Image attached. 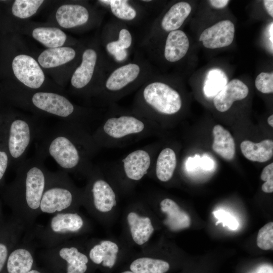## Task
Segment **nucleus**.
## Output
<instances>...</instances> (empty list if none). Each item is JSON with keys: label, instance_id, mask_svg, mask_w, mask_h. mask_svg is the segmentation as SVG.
Segmentation results:
<instances>
[{"label": "nucleus", "instance_id": "obj_44", "mask_svg": "<svg viewBox=\"0 0 273 273\" xmlns=\"http://www.w3.org/2000/svg\"><path fill=\"white\" fill-rule=\"evenodd\" d=\"M5 221V220L4 218L2 206L0 201V224L3 223Z\"/></svg>", "mask_w": 273, "mask_h": 273}, {"label": "nucleus", "instance_id": "obj_37", "mask_svg": "<svg viewBox=\"0 0 273 273\" xmlns=\"http://www.w3.org/2000/svg\"><path fill=\"white\" fill-rule=\"evenodd\" d=\"M213 213L216 218L218 220L216 223V225L222 223L223 226H227L232 231H235L238 228V221L237 219L229 212L220 209L213 211Z\"/></svg>", "mask_w": 273, "mask_h": 273}, {"label": "nucleus", "instance_id": "obj_27", "mask_svg": "<svg viewBox=\"0 0 273 273\" xmlns=\"http://www.w3.org/2000/svg\"><path fill=\"white\" fill-rule=\"evenodd\" d=\"M213 150L226 160H232L235 155V143L230 132L220 125L213 128Z\"/></svg>", "mask_w": 273, "mask_h": 273}, {"label": "nucleus", "instance_id": "obj_46", "mask_svg": "<svg viewBox=\"0 0 273 273\" xmlns=\"http://www.w3.org/2000/svg\"><path fill=\"white\" fill-rule=\"evenodd\" d=\"M27 273H42V272L37 269H32Z\"/></svg>", "mask_w": 273, "mask_h": 273}, {"label": "nucleus", "instance_id": "obj_15", "mask_svg": "<svg viewBox=\"0 0 273 273\" xmlns=\"http://www.w3.org/2000/svg\"><path fill=\"white\" fill-rule=\"evenodd\" d=\"M44 251L45 259L58 271L64 266L65 273H85L87 270V256L67 241Z\"/></svg>", "mask_w": 273, "mask_h": 273}, {"label": "nucleus", "instance_id": "obj_2", "mask_svg": "<svg viewBox=\"0 0 273 273\" xmlns=\"http://www.w3.org/2000/svg\"><path fill=\"white\" fill-rule=\"evenodd\" d=\"M99 148L86 127L62 121L43 135L36 154L44 159L52 158L67 173L89 174L91 159Z\"/></svg>", "mask_w": 273, "mask_h": 273}, {"label": "nucleus", "instance_id": "obj_5", "mask_svg": "<svg viewBox=\"0 0 273 273\" xmlns=\"http://www.w3.org/2000/svg\"><path fill=\"white\" fill-rule=\"evenodd\" d=\"M150 62L140 55L106 73L90 101L109 106L139 88L153 75Z\"/></svg>", "mask_w": 273, "mask_h": 273}, {"label": "nucleus", "instance_id": "obj_41", "mask_svg": "<svg viewBox=\"0 0 273 273\" xmlns=\"http://www.w3.org/2000/svg\"><path fill=\"white\" fill-rule=\"evenodd\" d=\"M230 1L228 0H210V5L216 9H222L226 6Z\"/></svg>", "mask_w": 273, "mask_h": 273}, {"label": "nucleus", "instance_id": "obj_8", "mask_svg": "<svg viewBox=\"0 0 273 273\" xmlns=\"http://www.w3.org/2000/svg\"><path fill=\"white\" fill-rule=\"evenodd\" d=\"M182 105L178 90L153 75L136 90L131 110L154 122L158 116L177 114Z\"/></svg>", "mask_w": 273, "mask_h": 273}, {"label": "nucleus", "instance_id": "obj_34", "mask_svg": "<svg viewBox=\"0 0 273 273\" xmlns=\"http://www.w3.org/2000/svg\"><path fill=\"white\" fill-rule=\"evenodd\" d=\"M228 83L225 73L219 69L210 70L207 74L203 91L207 97L215 96Z\"/></svg>", "mask_w": 273, "mask_h": 273}, {"label": "nucleus", "instance_id": "obj_31", "mask_svg": "<svg viewBox=\"0 0 273 273\" xmlns=\"http://www.w3.org/2000/svg\"><path fill=\"white\" fill-rule=\"evenodd\" d=\"M127 219L133 241L139 245L147 242L154 232L150 219L134 212L128 213Z\"/></svg>", "mask_w": 273, "mask_h": 273}, {"label": "nucleus", "instance_id": "obj_19", "mask_svg": "<svg viewBox=\"0 0 273 273\" xmlns=\"http://www.w3.org/2000/svg\"><path fill=\"white\" fill-rule=\"evenodd\" d=\"M92 178L85 194L89 198L95 209L101 212H107L116 205V194L111 186L103 178L96 175L93 169L89 173Z\"/></svg>", "mask_w": 273, "mask_h": 273}, {"label": "nucleus", "instance_id": "obj_24", "mask_svg": "<svg viewBox=\"0 0 273 273\" xmlns=\"http://www.w3.org/2000/svg\"><path fill=\"white\" fill-rule=\"evenodd\" d=\"M248 93L247 85L239 79H233L214 97V105L218 111L225 112L234 102L245 99Z\"/></svg>", "mask_w": 273, "mask_h": 273}, {"label": "nucleus", "instance_id": "obj_39", "mask_svg": "<svg viewBox=\"0 0 273 273\" xmlns=\"http://www.w3.org/2000/svg\"><path fill=\"white\" fill-rule=\"evenodd\" d=\"M261 179L265 181H273V163H271L266 166L263 169L261 175Z\"/></svg>", "mask_w": 273, "mask_h": 273}, {"label": "nucleus", "instance_id": "obj_20", "mask_svg": "<svg viewBox=\"0 0 273 273\" xmlns=\"http://www.w3.org/2000/svg\"><path fill=\"white\" fill-rule=\"evenodd\" d=\"M152 163V156L149 148L131 152L118 162L117 165L120 166L128 179L138 181L148 173Z\"/></svg>", "mask_w": 273, "mask_h": 273}, {"label": "nucleus", "instance_id": "obj_30", "mask_svg": "<svg viewBox=\"0 0 273 273\" xmlns=\"http://www.w3.org/2000/svg\"><path fill=\"white\" fill-rule=\"evenodd\" d=\"M119 249L113 242L104 240L93 246L88 253L89 259L95 264L112 268L115 263Z\"/></svg>", "mask_w": 273, "mask_h": 273}, {"label": "nucleus", "instance_id": "obj_10", "mask_svg": "<svg viewBox=\"0 0 273 273\" xmlns=\"http://www.w3.org/2000/svg\"><path fill=\"white\" fill-rule=\"evenodd\" d=\"M103 10L87 1H67L55 5L47 23L72 32H85L100 25Z\"/></svg>", "mask_w": 273, "mask_h": 273}, {"label": "nucleus", "instance_id": "obj_26", "mask_svg": "<svg viewBox=\"0 0 273 273\" xmlns=\"http://www.w3.org/2000/svg\"><path fill=\"white\" fill-rule=\"evenodd\" d=\"M160 205L161 211L166 215L164 222L170 230L177 231L190 226V216L175 201L165 198L161 201Z\"/></svg>", "mask_w": 273, "mask_h": 273}, {"label": "nucleus", "instance_id": "obj_28", "mask_svg": "<svg viewBox=\"0 0 273 273\" xmlns=\"http://www.w3.org/2000/svg\"><path fill=\"white\" fill-rule=\"evenodd\" d=\"M50 2L44 0H15L11 6V13L17 21V26L28 21Z\"/></svg>", "mask_w": 273, "mask_h": 273}, {"label": "nucleus", "instance_id": "obj_18", "mask_svg": "<svg viewBox=\"0 0 273 273\" xmlns=\"http://www.w3.org/2000/svg\"><path fill=\"white\" fill-rule=\"evenodd\" d=\"M31 236L26 234L12 249L8 258L3 273H27L34 263V246Z\"/></svg>", "mask_w": 273, "mask_h": 273}, {"label": "nucleus", "instance_id": "obj_38", "mask_svg": "<svg viewBox=\"0 0 273 273\" xmlns=\"http://www.w3.org/2000/svg\"><path fill=\"white\" fill-rule=\"evenodd\" d=\"M10 167V157L4 146L0 143V187L4 186L5 175Z\"/></svg>", "mask_w": 273, "mask_h": 273}, {"label": "nucleus", "instance_id": "obj_6", "mask_svg": "<svg viewBox=\"0 0 273 273\" xmlns=\"http://www.w3.org/2000/svg\"><path fill=\"white\" fill-rule=\"evenodd\" d=\"M42 130L37 116L13 110L3 111L0 118V143L10 157L11 167L16 170L24 162L31 144L41 135Z\"/></svg>", "mask_w": 273, "mask_h": 273}, {"label": "nucleus", "instance_id": "obj_4", "mask_svg": "<svg viewBox=\"0 0 273 273\" xmlns=\"http://www.w3.org/2000/svg\"><path fill=\"white\" fill-rule=\"evenodd\" d=\"M108 107L100 125L92 134L99 148L120 147L150 136L154 122L116 103Z\"/></svg>", "mask_w": 273, "mask_h": 273}, {"label": "nucleus", "instance_id": "obj_35", "mask_svg": "<svg viewBox=\"0 0 273 273\" xmlns=\"http://www.w3.org/2000/svg\"><path fill=\"white\" fill-rule=\"evenodd\" d=\"M257 245L264 250H268L273 247V222H269L259 231L257 237Z\"/></svg>", "mask_w": 273, "mask_h": 273}, {"label": "nucleus", "instance_id": "obj_21", "mask_svg": "<svg viewBox=\"0 0 273 273\" xmlns=\"http://www.w3.org/2000/svg\"><path fill=\"white\" fill-rule=\"evenodd\" d=\"M192 11V7L186 2H178L173 4L162 15L159 21L155 22L146 36L150 35L158 29L169 33L178 30Z\"/></svg>", "mask_w": 273, "mask_h": 273}, {"label": "nucleus", "instance_id": "obj_3", "mask_svg": "<svg viewBox=\"0 0 273 273\" xmlns=\"http://www.w3.org/2000/svg\"><path fill=\"white\" fill-rule=\"evenodd\" d=\"M0 97L10 105L37 116L53 117L64 122L75 123L86 128L87 124L101 118V111L72 102L65 93L33 90L5 84Z\"/></svg>", "mask_w": 273, "mask_h": 273}, {"label": "nucleus", "instance_id": "obj_14", "mask_svg": "<svg viewBox=\"0 0 273 273\" xmlns=\"http://www.w3.org/2000/svg\"><path fill=\"white\" fill-rule=\"evenodd\" d=\"M84 221L77 213L59 212L54 214L47 225L33 231L40 243L46 249L55 247L67 241L72 235L83 228Z\"/></svg>", "mask_w": 273, "mask_h": 273}, {"label": "nucleus", "instance_id": "obj_29", "mask_svg": "<svg viewBox=\"0 0 273 273\" xmlns=\"http://www.w3.org/2000/svg\"><path fill=\"white\" fill-rule=\"evenodd\" d=\"M243 155L251 161L264 162L269 160L273 155V141L264 140L255 143L248 140L243 141L240 145Z\"/></svg>", "mask_w": 273, "mask_h": 273}, {"label": "nucleus", "instance_id": "obj_22", "mask_svg": "<svg viewBox=\"0 0 273 273\" xmlns=\"http://www.w3.org/2000/svg\"><path fill=\"white\" fill-rule=\"evenodd\" d=\"M234 35V24L231 21L225 20L205 29L200 36L199 41L208 49L221 48L230 45Z\"/></svg>", "mask_w": 273, "mask_h": 273}, {"label": "nucleus", "instance_id": "obj_23", "mask_svg": "<svg viewBox=\"0 0 273 273\" xmlns=\"http://www.w3.org/2000/svg\"><path fill=\"white\" fill-rule=\"evenodd\" d=\"M23 229L12 218L0 224V273H3L9 255L21 241Z\"/></svg>", "mask_w": 273, "mask_h": 273}, {"label": "nucleus", "instance_id": "obj_33", "mask_svg": "<svg viewBox=\"0 0 273 273\" xmlns=\"http://www.w3.org/2000/svg\"><path fill=\"white\" fill-rule=\"evenodd\" d=\"M130 269L134 273H165L169 269V264L162 260L142 257L134 260Z\"/></svg>", "mask_w": 273, "mask_h": 273}, {"label": "nucleus", "instance_id": "obj_9", "mask_svg": "<svg viewBox=\"0 0 273 273\" xmlns=\"http://www.w3.org/2000/svg\"><path fill=\"white\" fill-rule=\"evenodd\" d=\"M106 73L98 38L84 43L80 61L68 82L69 93L90 101Z\"/></svg>", "mask_w": 273, "mask_h": 273}, {"label": "nucleus", "instance_id": "obj_47", "mask_svg": "<svg viewBox=\"0 0 273 273\" xmlns=\"http://www.w3.org/2000/svg\"><path fill=\"white\" fill-rule=\"evenodd\" d=\"M121 273H134L131 271H123Z\"/></svg>", "mask_w": 273, "mask_h": 273}, {"label": "nucleus", "instance_id": "obj_48", "mask_svg": "<svg viewBox=\"0 0 273 273\" xmlns=\"http://www.w3.org/2000/svg\"><path fill=\"white\" fill-rule=\"evenodd\" d=\"M3 111H4V110H2V111H1V110H0V118H1V116H2V114L3 112Z\"/></svg>", "mask_w": 273, "mask_h": 273}, {"label": "nucleus", "instance_id": "obj_13", "mask_svg": "<svg viewBox=\"0 0 273 273\" xmlns=\"http://www.w3.org/2000/svg\"><path fill=\"white\" fill-rule=\"evenodd\" d=\"M84 42L74 46L45 49L36 55L46 74L58 86L64 88L78 64Z\"/></svg>", "mask_w": 273, "mask_h": 273}, {"label": "nucleus", "instance_id": "obj_36", "mask_svg": "<svg viewBox=\"0 0 273 273\" xmlns=\"http://www.w3.org/2000/svg\"><path fill=\"white\" fill-rule=\"evenodd\" d=\"M255 85L256 88L264 94L273 92V73L272 72H261L255 79Z\"/></svg>", "mask_w": 273, "mask_h": 273}, {"label": "nucleus", "instance_id": "obj_43", "mask_svg": "<svg viewBox=\"0 0 273 273\" xmlns=\"http://www.w3.org/2000/svg\"><path fill=\"white\" fill-rule=\"evenodd\" d=\"M262 190L267 193H272L273 192V181H265L262 186Z\"/></svg>", "mask_w": 273, "mask_h": 273}, {"label": "nucleus", "instance_id": "obj_1", "mask_svg": "<svg viewBox=\"0 0 273 273\" xmlns=\"http://www.w3.org/2000/svg\"><path fill=\"white\" fill-rule=\"evenodd\" d=\"M43 160L37 154L26 159L16 169L15 178L2 193L4 201L12 211V218L25 234L33 232L35 220L41 214L40 204L49 171Z\"/></svg>", "mask_w": 273, "mask_h": 273}, {"label": "nucleus", "instance_id": "obj_17", "mask_svg": "<svg viewBox=\"0 0 273 273\" xmlns=\"http://www.w3.org/2000/svg\"><path fill=\"white\" fill-rule=\"evenodd\" d=\"M96 3L101 9L108 10L115 19L127 25L139 22L146 13V8L140 1L99 0Z\"/></svg>", "mask_w": 273, "mask_h": 273}, {"label": "nucleus", "instance_id": "obj_7", "mask_svg": "<svg viewBox=\"0 0 273 273\" xmlns=\"http://www.w3.org/2000/svg\"><path fill=\"white\" fill-rule=\"evenodd\" d=\"M7 57V70L11 78L6 84L33 90H47L65 93L64 88L56 84L46 74L36 59L17 36L9 46Z\"/></svg>", "mask_w": 273, "mask_h": 273}, {"label": "nucleus", "instance_id": "obj_32", "mask_svg": "<svg viewBox=\"0 0 273 273\" xmlns=\"http://www.w3.org/2000/svg\"><path fill=\"white\" fill-rule=\"evenodd\" d=\"M177 165L175 152L170 148L162 149L158 154L155 163L157 178L163 182L169 180L173 175Z\"/></svg>", "mask_w": 273, "mask_h": 273}, {"label": "nucleus", "instance_id": "obj_25", "mask_svg": "<svg viewBox=\"0 0 273 273\" xmlns=\"http://www.w3.org/2000/svg\"><path fill=\"white\" fill-rule=\"evenodd\" d=\"M190 42L186 34L181 30L168 33L164 49L163 56L166 61L175 63L182 59L187 54Z\"/></svg>", "mask_w": 273, "mask_h": 273}, {"label": "nucleus", "instance_id": "obj_11", "mask_svg": "<svg viewBox=\"0 0 273 273\" xmlns=\"http://www.w3.org/2000/svg\"><path fill=\"white\" fill-rule=\"evenodd\" d=\"M98 39L106 72L130 61L133 36L127 24L113 19L104 26Z\"/></svg>", "mask_w": 273, "mask_h": 273}, {"label": "nucleus", "instance_id": "obj_40", "mask_svg": "<svg viewBox=\"0 0 273 273\" xmlns=\"http://www.w3.org/2000/svg\"><path fill=\"white\" fill-rule=\"evenodd\" d=\"M249 273H273L272 265L268 264H262Z\"/></svg>", "mask_w": 273, "mask_h": 273}, {"label": "nucleus", "instance_id": "obj_12", "mask_svg": "<svg viewBox=\"0 0 273 273\" xmlns=\"http://www.w3.org/2000/svg\"><path fill=\"white\" fill-rule=\"evenodd\" d=\"M80 198V193L75 187L67 172L48 171L47 180L40 204L41 213L54 214L72 212Z\"/></svg>", "mask_w": 273, "mask_h": 273}, {"label": "nucleus", "instance_id": "obj_45", "mask_svg": "<svg viewBox=\"0 0 273 273\" xmlns=\"http://www.w3.org/2000/svg\"><path fill=\"white\" fill-rule=\"evenodd\" d=\"M267 122L271 127H273V115H271L268 117Z\"/></svg>", "mask_w": 273, "mask_h": 273}, {"label": "nucleus", "instance_id": "obj_42", "mask_svg": "<svg viewBox=\"0 0 273 273\" xmlns=\"http://www.w3.org/2000/svg\"><path fill=\"white\" fill-rule=\"evenodd\" d=\"M264 7L268 14L271 17H273V1L264 0L263 1Z\"/></svg>", "mask_w": 273, "mask_h": 273}, {"label": "nucleus", "instance_id": "obj_16", "mask_svg": "<svg viewBox=\"0 0 273 273\" xmlns=\"http://www.w3.org/2000/svg\"><path fill=\"white\" fill-rule=\"evenodd\" d=\"M16 30L31 37L46 49L74 46L80 42L61 28L47 23H34L28 20L19 25Z\"/></svg>", "mask_w": 273, "mask_h": 273}]
</instances>
